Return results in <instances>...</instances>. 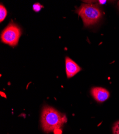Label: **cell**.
Masks as SVG:
<instances>
[{"mask_svg":"<svg viewBox=\"0 0 119 134\" xmlns=\"http://www.w3.org/2000/svg\"><path fill=\"white\" fill-rule=\"evenodd\" d=\"M0 14H1L0 15V21L2 22L7 15V11L5 7L2 4H1V6H0Z\"/></svg>","mask_w":119,"mask_h":134,"instance_id":"cell-6","label":"cell"},{"mask_svg":"<svg viewBox=\"0 0 119 134\" xmlns=\"http://www.w3.org/2000/svg\"><path fill=\"white\" fill-rule=\"evenodd\" d=\"M77 13L82 19L85 27L97 23L102 17L100 8L94 4H82L77 10Z\"/></svg>","mask_w":119,"mask_h":134,"instance_id":"cell-2","label":"cell"},{"mask_svg":"<svg viewBox=\"0 0 119 134\" xmlns=\"http://www.w3.org/2000/svg\"><path fill=\"white\" fill-rule=\"evenodd\" d=\"M113 134H119V121L116 122L112 128Z\"/></svg>","mask_w":119,"mask_h":134,"instance_id":"cell-7","label":"cell"},{"mask_svg":"<svg viewBox=\"0 0 119 134\" xmlns=\"http://www.w3.org/2000/svg\"><path fill=\"white\" fill-rule=\"evenodd\" d=\"M66 72L68 79L73 77L81 71L80 67L68 57L66 58Z\"/></svg>","mask_w":119,"mask_h":134,"instance_id":"cell-5","label":"cell"},{"mask_svg":"<svg viewBox=\"0 0 119 134\" xmlns=\"http://www.w3.org/2000/svg\"><path fill=\"white\" fill-rule=\"evenodd\" d=\"M118 7H119V1L118 2Z\"/></svg>","mask_w":119,"mask_h":134,"instance_id":"cell-10","label":"cell"},{"mask_svg":"<svg viewBox=\"0 0 119 134\" xmlns=\"http://www.w3.org/2000/svg\"><path fill=\"white\" fill-rule=\"evenodd\" d=\"M91 94L96 101L99 103L106 101L110 97L109 91L101 87H95L92 88Z\"/></svg>","mask_w":119,"mask_h":134,"instance_id":"cell-4","label":"cell"},{"mask_svg":"<svg viewBox=\"0 0 119 134\" xmlns=\"http://www.w3.org/2000/svg\"><path fill=\"white\" fill-rule=\"evenodd\" d=\"M67 122V118L64 114L53 107L45 106L43 108L41 123L43 130L50 132L60 129Z\"/></svg>","mask_w":119,"mask_h":134,"instance_id":"cell-1","label":"cell"},{"mask_svg":"<svg viewBox=\"0 0 119 134\" xmlns=\"http://www.w3.org/2000/svg\"><path fill=\"white\" fill-rule=\"evenodd\" d=\"M21 34L20 27L14 23H10L2 31L1 41L11 46H16Z\"/></svg>","mask_w":119,"mask_h":134,"instance_id":"cell-3","label":"cell"},{"mask_svg":"<svg viewBox=\"0 0 119 134\" xmlns=\"http://www.w3.org/2000/svg\"><path fill=\"white\" fill-rule=\"evenodd\" d=\"M43 8L42 5H41L40 3H35L33 5V9L36 12H39V11Z\"/></svg>","mask_w":119,"mask_h":134,"instance_id":"cell-8","label":"cell"},{"mask_svg":"<svg viewBox=\"0 0 119 134\" xmlns=\"http://www.w3.org/2000/svg\"><path fill=\"white\" fill-rule=\"evenodd\" d=\"M99 2L101 4H104L106 3V1H99Z\"/></svg>","mask_w":119,"mask_h":134,"instance_id":"cell-9","label":"cell"}]
</instances>
